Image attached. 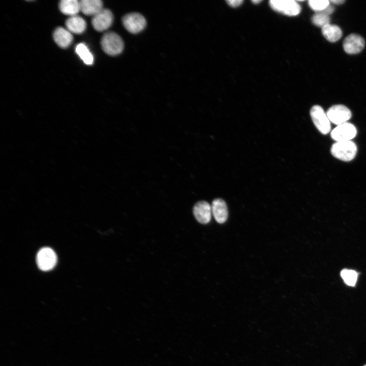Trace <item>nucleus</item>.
<instances>
[{
    "label": "nucleus",
    "instance_id": "nucleus-1",
    "mask_svg": "<svg viewBox=\"0 0 366 366\" xmlns=\"http://www.w3.org/2000/svg\"><path fill=\"white\" fill-rule=\"evenodd\" d=\"M101 45L103 50L111 56L120 54L124 48V43L121 38L112 32L104 34L101 40Z\"/></svg>",
    "mask_w": 366,
    "mask_h": 366
},
{
    "label": "nucleus",
    "instance_id": "nucleus-9",
    "mask_svg": "<svg viewBox=\"0 0 366 366\" xmlns=\"http://www.w3.org/2000/svg\"><path fill=\"white\" fill-rule=\"evenodd\" d=\"M113 21V15L108 9H103L93 17L92 24L97 31L103 32L109 28Z\"/></svg>",
    "mask_w": 366,
    "mask_h": 366
},
{
    "label": "nucleus",
    "instance_id": "nucleus-14",
    "mask_svg": "<svg viewBox=\"0 0 366 366\" xmlns=\"http://www.w3.org/2000/svg\"><path fill=\"white\" fill-rule=\"evenodd\" d=\"M53 39L58 46L63 48H67L73 41L72 33L67 29L57 27L53 33Z\"/></svg>",
    "mask_w": 366,
    "mask_h": 366
},
{
    "label": "nucleus",
    "instance_id": "nucleus-12",
    "mask_svg": "<svg viewBox=\"0 0 366 366\" xmlns=\"http://www.w3.org/2000/svg\"><path fill=\"white\" fill-rule=\"evenodd\" d=\"M211 207L216 221L220 224L225 222L228 218V209L225 202L220 198L215 199Z\"/></svg>",
    "mask_w": 366,
    "mask_h": 366
},
{
    "label": "nucleus",
    "instance_id": "nucleus-8",
    "mask_svg": "<svg viewBox=\"0 0 366 366\" xmlns=\"http://www.w3.org/2000/svg\"><path fill=\"white\" fill-rule=\"evenodd\" d=\"M357 134L355 127L349 123H345L337 126L331 132L332 138L337 141H349L354 138Z\"/></svg>",
    "mask_w": 366,
    "mask_h": 366
},
{
    "label": "nucleus",
    "instance_id": "nucleus-19",
    "mask_svg": "<svg viewBox=\"0 0 366 366\" xmlns=\"http://www.w3.org/2000/svg\"><path fill=\"white\" fill-rule=\"evenodd\" d=\"M341 276L347 285L354 286L357 281L358 273L354 270L345 269L341 271Z\"/></svg>",
    "mask_w": 366,
    "mask_h": 366
},
{
    "label": "nucleus",
    "instance_id": "nucleus-22",
    "mask_svg": "<svg viewBox=\"0 0 366 366\" xmlns=\"http://www.w3.org/2000/svg\"><path fill=\"white\" fill-rule=\"evenodd\" d=\"M228 4L231 7L239 6L243 2L242 0H229L227 1Z\"/></svg>",
    "mask_w": 366,
    "mask_h": 366
},
{
    "label": "nucleus",
    "instance_id": "nucleus-18",
    "mask_svg": "<svg viewBox=\"0 0 366 366\" xmlns=\"http://www.w3.org/2000/svg\"><path fill=\"white\" fill-rule=\"evenodd\" d=\"M75 51L85 64L87 65L93 64L94 61L93 55L85 44L82 43L78 44L76 46Z\"/></svg>",
    "mask_w": 366,
    "mask_h": 366
},
{
    "label": "nucleus",
    "instance_id": "nucleus-25",
    "mask_svg": "<svg viewBox=\"0 0 366 366\" xmlns=\"http://www.w3.org/2000/svg\"><path fill=\"white\" fill-rule=\"evenodd\" d=\"M254 4H257L261 2L260 0H253L252 1Z\"/></svg>",
    "mask_w": 366,
    "mask_h": 366
},
{
    "label": "nucleus",
    "instance_id": "nucleus-6",
    "mask_svg": "<svg viewBox=\"0 0 366 366\" xmlns=\"http://www.w3.org/2000/svg\"><path fill=\"white\" fill-rule=\"evenodd\" d=\"M269 5L276 11L288 16H295L300 12V6L294 0H271Z\"/></svg>",
    "mask_w": 366,
    "mask_h": 366
},
{
    "label": "nucleus",
    "instance_id": "nucleus-13",
    "mask_svg": "<svg viewBox=\"0 0 366 366\" xmlns=\"http://www.w3.org/2000/svg\"><path fill=\"white\" fill-rule=\"evenodd\" d=\"M80 11L87 16H95L103 9L101 0H81L80 1Z\"/></svg>",
    "mask_w": 366,
    "mask_h": 366
},
{
    "label": "nucleus",
    "instance_id": "nucleus-7",
    "mask_svg": "<svg viewBox=\"0 0 366 366\" xmlns=\"http://www.w3.org/2000/svg\"><path fill=\"white\" fill-rule=\"evenodd\" d=\"M326 114L330 122L337 126L347 123L352 116L350 109L343 105L332 106L328 109Z\"/></svg>",
    "mask_w": 366,
    "mask_h": 366
},
{
    "label": "nucleus",
    "instance_id": "nucleus-17",
    "mask_svg": "<svg viewBox=\"0 0 366 366\" xmlns=\"http://www.w3.org/2000/svg\"><path fill=\"white\" fill-rule=\"evenodd\" d=\"M322 33L325 38L330 42L338 41L342 36V31L338 26L328 24L322 28Z\"/></svg>",
    "mask_w": 366,
    "mask_h": 366
},
{
    "label": "nucleus",
    "instance_id": "nucleus-23",
    "mask_svg": "<svg viewBox=\"0 0 366 366\" xmlns=\"http://www.w3.org/2000/svg\"><path fill=\"white\" fill-rule=\"evenodd\" d=\"M334 9V7L332 6H331V5H329L324 10H323V11H320V12H322L324 13L329 15L333 12Z\"/></svg>",
    "mask_w": 366,
    "mask_h": 366
},
{
    "label": "nucleus",
    "instance_id": "nucleus-5",
    "mask_svg": "<svg viewBox=\"0 0 366 366\" xmlns=\"http://www.w3.org/2000/svg\"><path fill=\"white\" fill-rule=\"evenodd\" d=\"M57 256L50 248L45 247L39 250L37 255V263L39 268L43 271L52 269L56 265Z\"/></svg>",
    "mask_w": 366,
    "mask_h": 366
},
{
    "label": "nucleus",
    "instance_id": "nucleus-16",
    "mask_svg": "<svg viewBox=\"0 0 366 366\" xmlns=\"http://www.w3.org/2000/svg\"><path fill=\"white\" fill-rule=\"evenodd\" d=\"M58 6L61 12L70 17L77 15L80 11V1L77 0H62Z\"/></svg>",
    "mask_w": 366,
    "mask_h": 366
},
{
    "label": "nucleus",
    "instance_id": "nucleus-11",
    "mask_svg": "<svg viewBox=\"0 0 366 366\" xmlns=\"http://www.w3.org/2000/svg\"><path fill=\"white\" fill-rule=\"evenodd\" d=\"M193 214L196 220L200 223H208L211 217V207L205 201H200L195 204L193 207Z\"/></svg>",
    "mask_w": 366,
    "mask_h": 366
},
{
    "label": "nucleus",
    "instance_id": "nucleus-3",
    "mask_svg": "<svg viewBox=\"0 0 366 366\" xmlns=\"http://www.w3.org/2000/svg\"><path fill=\"white\" fill-rule=\"evenodd\" d=\"M310 115L313 123L320 133L325 135L330 132V121L321 106H313L310 110Z\"/></svg>",
    "mask_w": 366,
    "mask_h": 366
},
{
    "label": "nucleus",
    "instance_id": "nucleus-21",
    "mask_svg": "<svg viewBox=\"0 0 366 366\" xmlns=\"http://www.w3.org/2000/svg\"><path fill=\"white\" fill-rule=\"evenodd\" d=\"M328 0H310L309 5L311 8L316 12L324 10L330 4Z\"/></svg>",
    "mask_w": 366,
    "mask_h": 366
},
{
    "label": "nucleus",
    "instance_id": "nucleus-2",
    "mask_svg": "<svg viewBox=\"0 0 366 366\" xmlns=\"http://www.w3.org/2000/svg\"><path fill=\"white\" fill-rule=\"evenodd\" d=\"M356 144L351 140L337 141L331 146L330 152L335 158L343 161L353 160L357 153Z\"/></svg>",
    "mask_w": 366,
    "mask_h": 366
},
{
    "label": "nucleus",
    "instance_id": "nucleus-24",
    "mask_svg": "<svg viewBox=\"0 0 366 366\" xmlns=\"http://www.w3.org/2000/svg\"><path fill=\"white\" fill-rule=\"evenodd\" d=\"M330 2L332 3H333L334 4L340 5V4H342L343 3H344L345 1H344V0H331V1H330Z\"/></svg>",
    "mask_w": 366,
    "mask_h": 366
},
{
    "label": "nucleus",
    "instance_id": "nucleus-20",
    "mask_svg": "<svg viewBox=\"0 0 366 366\" xmlns=\"http://www.w3.org/2000/svg\"><path fill=\"white\" fill-rule=\"evenodd\" d=\"M312 21L314 25L322 28L329 24L330 17L322 12H318L312 16Z\"/></svg>",
    "mask_w": 366,
    "mask_h": 366
},
{
    "label": "nucleus",
    "instance_id": "nucleus-4",
    "mask_svg": "<svg viewBox=\"0 0 366 366\" xmlns=\"http://www.w3.org/2000/svg\"><path fill=\"white\" fill-rule=\"evenodd\" d=\"M122 23L126 29L132 34H137L146 26L145 18L141 14L136 12L127 14L122 18Z\"/></svg>",
    "mask_w": 366,
    "mask_h": 366
},
{
    "label": "nucleus",
    "instance_id": "nucleus-15",
    "mask_svg": "<svg viewBox=\"0 0 366 366\" xmlns=\"http://www.w3.org/2000/svg\"><path fill=\"white\" fill-rule=\"evenodd\" d=\"M66 26L71 33L80 34L86 29V23L83 18L75 15L70 17L66 20Z\"/></svg>",
    "mask_w": 366,
    "mask_h": 366
},
{
    "label": "nucleus",
    "instance_id": "nucleus-26",
    "mask_svg": "<svg viewBox=\"0 0 366 366\" xmlns=\"http://www.w3.org/2000/svg\"><path fill=\"white\" fill-rule=\"evenodd\" d=\"M363 366H366V364H365V365H363Z\"/></svg>",
    "mask_w": 366,
    "mask_h": 366
},
{
    "label": "nucleus",
    "instance_id": "nucleus-10",
    "mask_svg": "<svg viewBox=\"0 0 366 366\" xmlns=\"http://www.w3.org/2000/svg\"><path fill=\"white\" fill-rule=\"evenodd\" d=\"M364 40L360 36L352 34L348 35L344 40L343 48L345 51L350 54L359 53L364 47Z\"/></svg>",
    "mask_w": 366,
    "mask_h": 366
}]
</instances>
